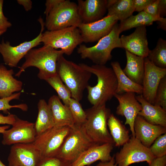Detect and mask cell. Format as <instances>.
Returning <instances> with one entry per match:
<instances>
[{"mask_svg": "<svg viewBox=\"0 0 166 166\" xmlns=\"http://www.w3.org/2000/svg\"><path fill=\"white\" fill-rule=\"evenodd\" d=\"M159 0L154 1L148 6L143 11L152 16L160 17L158 14V7Z\"/></svg>", "mask_w": 166, "mask_h": 166, "instance_id": "cell-39", "label": "cell"}, {"mask_svg": "<svg viewBox=\"0 0 166 166\" xmlns=\"http://www.w3.org/2000/svg\"><path fill=\"white\" fill-rule=\"evenodd\" d=\"M79 64L97 78V83L95 86L89 85L86 88L89 101L93 106L106 104L114 96L117 87V78L112 68L105 65Z\"/></svg>", "mask_w": 166, "mask_h": 166, "instance_id": "cell-1", "label": "cell"}, {"mask_svg": "<svg viewBox=\"0 0 166 166\" xmlns=\"http://www.w3.org/2000/svg\"><path fill=\"white\" fill-rule=\"evenodd\" d=\"M64 54L61 50H57L46 45L32 49L24 57L25 61L15 76L19 77L27 68L35 67L39 69L38 78L45 81L57 74V62L60 56Z\"/></svg>", "mask_w": 166, "mask_h": 166, "instance_id": "cell-2", "label": "cell"}, {"mask_svg": "<svg viewBox=\"0 0 166 166\" xmlns=\"http://www.w3.org/2000/svg\"><path fill=\"white\" fill-rule=\"evenodd\" d=\"M61 0H46L45 3V9L44 13L47 16L49 13L52 9L58 2Z\"/></svg>", "mask_w": 166, "mask_h": 166, "instance_id": "cell-42", "label": "cell"}, {"mask_svg": "<svg viewBox=\"0 0 166 166\" xmlns=\"http://www.w3.org/2000/svg\"><path fill=\"white\" fill-rule=\"evenodd\" d=\"M114 144L111 143L95 144L83 152L71 164V166H86L91 165L98 160L109 161L112 156L111 153Z\"/></svg>", "mask_w": 166, "mask_h": 166, "instance_id": "cell-18", "label": "cell"}, {"mask_svg": "<svg viewBox=\"0 0 166 166\" xmlns=\"http://www.w3.org/2000/svg\"><path fill=\"white\" fill-rule=\"evenodd\" d=\"M10 127V125H7L3 126H0V133H2L5 130L8 129Z\"/></svg>", "mask_w": 166, "mask_h": 166, "instance_id": "cell-47", "label": "cell"}, {"mask_svg": "<svg viewBox=\"0 0 166 166\" xmlns=\"http://www.w3.org/2000/svg\"><path fill=\"white\" fill-rule=\"evenodd\" d=\"M107 10V16H114L118 20H124L132 15L134 11V0H117Z\"/></svg>", "mask_w": 166, "mask_h": 166, "instance_id": "cell-29", "label": "cell"}, {"mask_svg": "<svg viewBox=\"0 0 166 166\" xmlns=\"http://www.w3.org/2000/svg\"><path fill=\"white\" fill-rule=\"evenodd\" d=\"M38 108V116L34 124L36 136L54 126L51 111L48 103L44 99L39 100Z\"/></svg>", "mask_w": 166, "mask_h": 166, "instance_id": "cell-26", "label": "cell"}, {"mask_svg": "<svg viewBox=\"0 0 166 166\" xmlns=\"http://www.w3.org/2000/svg\"><path fill=\"white\" fill-rule=\"evenodd\" d=\"M38 21L41 25V31L39 35L32 40L13 46L10 45L9 42H5L2 39L0 42V53L6 65L11 67H16L20 60L30 49L41 44L45 23L41 17Z\"/></svg>", "mask_w": 166, "mask_h": 166, "instance_id": "cell-11", "label": "cell"}, {"mask_svg": "<svg viewBox=\"0 0 166 166\" xmlns=\"http://www.w3.org/2000/svg\"><path fill=\"white\" fill-rule=\"evenodd\" d=\"M4 1L0 0V30H7L12 26V24L4 15L3 11Z\"/></svg>", "mask_w": 166, "mask_h": 166, "instance_id": "cell-37", "label": "cell"}, {"mask_svg": "<svg viewBox=\"0 0 166 166\" xmlns=\"http://www.w3.org/2000/svg\"><path fill=\"white\" fill-rule=\"evenodd\" d=\"M158 23V28L161 29L163 30H166V18L160 21H157Z\"/></svg>", "mask_w": 166, "mask_h": 166, "instance_id": "cell-46", "label": "cell"}, {"mask_svg": "<svg viewBox=\"0 0 166 166\" xmlns=\"http://www.w3.org/2000/svg\"><path fill=\"white\" fill-rule=\"evenodd\" d=\"M136 98L142 107L138 116L150 124L166 128V111L160 106L149 103L142 94L136 96Z\"/></svg>", "mask_w": 166, "mask_h": 166, "instance_id": "cell-21", "label": "cell"}, {"mask_svg": "<svg viewBox=\"0 0 166 166\" xmlns=\"http://www.w3.org/2000/svg\"><path fill=\"white\" fill-rule=\"evenodd\" d=\"M47 103L52 115L54 126L71 128L74 125L69 107L63 104L58 96H51Z\"/></svg>", "mask_w": 166, "mask_h": 166, "instance_id": "cell-22", "label": "cell"}, {"mask_svg": "<svg viewBox=\"0 0 166 166\" xmlns=\"http://www.w3.org/2000/svg\"><path fill=\"white\" fill-rule=\"evenodd\" d=\"M6 30H0V36L6 32Z\"/></svg>", "mask_w": 166, "mask_h": 166, "instance_id": "cell-48", "label": "cell"}, {"mask_svg": "<svg viewBox=\"0 0 166 166\" xmlns=\"http://www.w3.org/2000/svg\"><path fill=\"white\" fill-rule=\"evenodd\" d=\"M154 0H134V11L140 12L143 11Z\"/></svg>", "mask_w": 166, "mask_h": 166, "instance_id": "cell-38", "label": "cell"}, {"mask_svg": "<svg viewBox=\"0 0 166 166\" xmlns=\"http://www.w3.org/2000/svg\"><path fill=\"white\" fill-rule=\"evenodd\" d=\"M115 155L117 166H129L135 163L146 161L149 165L156 158L148 148L135 137L132 136Z\"/></svg>", "mask_w": 166, "mask_h": 166, "instance_id": "cell-10", "label": "cell"}, {"mask_svg": "<svg viewBox=\"0 0 166 166\" xmlns=\"http://www.w3.org/2000/svg\"><path fill=\"white\" fill-rule=\"evenodd\" d=\"M127 63L123 69L124 74L135 83L142 85L144 72V58L125 50Z\"/></svg>", "mask_w": 166, "mask_h": 166, "instance_id": "cell-24", "label": "cell"}, {"mask_svg": "<svg viewBox=\"0 0 166 166\" xmlns=\"http://www.w3.org/2000/svg\"><path fill=\"white\" fill-rule=\"evenodd\" d=\"M20 92L14 93L10 96L0 98V111H2L6 113H8L9 111L12 108H18L23 111L28 110V107L26 104L11 105L9 103L10 101L14 99H19L21 95Z\"/></svg>", "mask_w": 166, "mask_h": 166, "instance_id": "cell-33", "label": "cell"}, {"mask_svg": "<svg viewBox=\"0 0 166 166\" xmlns=\"http://www.w3.org/2000/svg\"><path fill=\"white\" fill-rule=\"evenodd\" d=\"M41 160L33 143L13 145L8 158V166H37Z\"/></svg>", "mask_w": 166, "mask_h": 166, "instance_id": "cell-13", "label": "cell"}, {"mask_svg": "<svg viewBox=\"0 0 166 166\" xmlns=\"http://www.w3.org/2000/svg\"><path fill=\"white\" fill-rule=\"evenodd\" d=\"M91 166V165H88V166Z\"/></svg>", "mask_w": 166, "mask_h": 166, "instance_id": "cell-50", "label": "cell"}, {"mask_svg": "<svg viewBox=\"0 0 166 166\" xmlns=\"http://www.w3.org/2000/svg\"><path fill=\"white\" fill-rule=\"evenodd\" d=\"M42 42L55 49H60L64 54L69 56L78 45L83 42V40L78 27L72 26L45 31L42 34Z\"/></svg>", "mask_w": 166, "mask_h": 166, "instance_id": "cell-8", "label": "cell"}, {"mask_svg": "<svg viewBox=\"0 0 166 166\" xmlns=\"http://www.w3.org/2000/svg\"><path fill=\"white\" fill-rule=\"evenodd\" d=\"M18 3L22 5L26 11L30 10L32 8V2L30 0H17Z\"/></svg>", "mask_w": 166, "mask_h": 166, "instance_id": "cell-44", "label": "cell"}, {"mask_svg": "<svg viewBox=\"0 0 166 166\" xmlns=\"http://www.w3.org/2000/svg\"><path fill=\"white\" fill-rule=\"evenodd\" d=\"M63 55L60 56L57 62V73L70 90L72 98L80 101L89 85L92 74L79 64L67 60Z\"/></svg>", "mask_w": 166, "mask_h": 166, "instance_id": "cell-3", "label": "cell"}, {"mask_svg": "<svg viewBox=\"0 0 166 166\" xmlns=\"http://www.w3.org/2000/svg\"><path fill=\"white\" fill-rule=\"evenodd\" d=\"M144 72L142 86V95L153 105L156 92L161 79L166 76V68L158 67L148 58H144Z\"/></svg>", "mask_w": 166, "mask_h": 166, "instance_id": "cell-15", "label": "cell"}, {"mask_svg": "<svg viewBox=\"0 0 166 166\" xmlns=\"http://www.w3.org/2000/svg\"><path fill=\"white\" fill-rule=\"evenodd\" d=\"M96 166H117L115 163V155L112 156L111 160L106 162H100Z\"/></svg>", "mask_w": 166, "mask_h": 166, "instance_id": "cell-45", "label": "cell"}, {"mask_svg": "<svg viewBox=\"0 0 166 166\" xmlns=\"http://www.w3.org/2000/svg\"><path fill=\"white\" fill-rule=\"evenodd\" d=\"M135 137L145 147L149 148L158 136L166 133V128L154 125L137 115L134 123Z\"/></svg>", "mask_w": 166, "mask_h": 166, "instance_id": "cell-19", "label": "cell"}, {"mask_svg": "<svg viewBox=\"0 0 166 166\" xmlns=\"http://www.w3.org/2000/svg\"><path fill=\"white\" fill-rule=\"evenodd\" d=\"M12 127L2 133V143L3 145L33 143L36 134L34 123L22 120L16 116Z\"/></svg>", "mask_w": 166, "mask_h": 166, "instance_id": "cell-12", "label": "cell"}, {"mask_svg": "<svg viewBox=\"0 0 166 166\" xmlns=\"http://www.w3.org/2000/svg\"><path fill=\"white\" fill-rule=\"evenodd\" d=\"M72 163L57 157L42 159L37 166H71Z\"/></svg>", "mask_w": 166, "mask_h": 166, "instance_id": "cell-36", "label": "cell"}, {"mask_svg": "<svg viewBox=\"0 0 166 166\" xmlns=\"http://www.w3.org/2000/svg\"><path fill=\"white\" fill-rule=\"evenodd\" d=\"M12 69H8L4 65H0V98L10 96L22 89V82L15 78Z\"/></svg>", "mask_w": 166, "mask_h": 166, "instance_id": "cell-23", "label": "cell"}, {"mask_svg": "<svg viewBox=\"0 0 166 166\" xmlns=\"http://www.w3.org/2000/svg\"><path fill=\"white\" fill-rule=\"evenodd\" d=\"M159 16L161 18H164L166 15V0H159L158 7Z\"/></svg>", "mask_w": 166, "mask_h": 166, "instance_id": "cell-41", "label": "cell"}, {"mask_svg": "<svg viewBox=\"0 0 166 166\" xmlns=\"http://www.w3.org/2000/svg\"><path fill=\"white\" fill-rule=\"evenodd\" d=\"M165 18L154 17L142 11L136 15H132L127 18L120 21L119 24L120 32L121 34L133 28L149 26L152 25L154 22L162 21Z\"/></svg>", "mask_w": 166, "mask_h": 166, "instance_id": "cell-27", "label": "cell"}, {"mask_svg": "<svg viewBox=\"0 0 166 166\" xmlns=\"http://www.w3.org/2000/svg\"><path fill=\"white\" fill-rule=\"evenodd\" d=\"M0 166H6L5 165L1 160L0 159Z\"/></svg>", "mask_w": 166, "mask_h": 166, "instance_id": "cell-49", "label": "cell"}, {"mask_svg": "<svg viewBox=\"0 0 166 166\" xmlns=\"http://www.w3.org/2000/svg\"><path fill=\"white\" fill-rule=\"evenodd\" d=\"M148 148L156 158L166 156V133L157 138Z\"/></svg>", "mask_w": 166, "mask_h": 166, "instance_id": "cell-34", "label": "cell"}, {"mask_svg": "<svg viewBox=\"0 0 166 166\" xmlns=\"http://www.w3.org/2000/svg\"><path fill=\"white\" fill-rule=\"evenodd\" d=\"M45 81L56 91L58 97L64 104L68 106L69 100L72 97L71 93L57 74L47 79Z\"/></svg>", "mask_w": 166, "mask_h": 166, "instance_id": "cell-31", "label": "cell"}, {"mask_svg": "<svg viewBox=\"0 0 166 166\" xmlns=\"http://www.w3.org/2000/svg\"><path fill=\"white\" fill-rule=\"evenodd\" d=\"M74 124H83L86 119V112L78 101L71 98L68 105Z\"/></svg>", "mask_w": 166, "mask_h": 166, "instance_id": "cell-32", "label": "cell"}, {"mask_svg": "<svg viewBox=\"0 0 166 166\" xmlns=\"http://www.w3.org/2000/svg\"><path fill=\"white\" fill-rule=\"evenodd\" d=\"M107 126L116 146H122L129 140L128 130L113 114H110L108 120Z\"/></svg>", "mask_w": 166, "mask_h": 166, "instance_id": "cell-28", "label": "cell"}, {"mask_svg": "<svg viewBox=\"0 0 166 166\" xmlns=\"http://www.w3.org/2000/svg\"><path fill=\"white\" fill-rule=\"evenodd\" d=\"M86 119L83 124L88 136L94 143H111L114 141L108 131V120L111 114L106 104L93 106L85 111Z\"/></svg>", "mask_w": 166, "mask_h": 166, "instance_id": "cell-4", "label": "cell"}, {"mask_svg": "<svg viewBox=\"0 0 166 166\" xmlns=\"http://www.w3.org/2000/svg\"><path fill=\"white\" fill-rule=\"evenodd\" d=\"M70 129L68 126H54L36 136L33 143L39 151L41 160L56 156Z\"/></svg>", "mask_w": 166, "mask_h": 166, "instance_id": "cell-9", "label": "cell"}, {"mask_svg": "<svg viewBox=\"0 0 166 166\" xmlns=\"http://www.w3.org/2000/svg\"><path fill=\"white\" fill-rule=\"evenodd\" d=\"M95 144L87 135L83 124H74L71 128L56 157L72 163Z\"/></svg>", "mask_w": 166, "mask_h": 166, "instance_id": "cell-7", "label": "cell"}, {"mask_svg": "<svg viewBox=\"0 0 166 166\" xmlns=\"http://www.w3.org/2000/svg\"><path fill=\"white\" fill-rule=\"evenodd\" d=\"M16 115L9 113L7 116H4L0 113V124H6L12 125L15 120Z\"/></svg>", "mask_w": 166, "mask_h": 166, "instance_id": "cell-40", "label": "cell"}, {"mask_svg": "<svg viewBox=\"0 0 166 166\" xmlns=\"http://www.w3.org/2000/svg\"><path fill=\"white\" fill-rule=\"evenodd\" d=\"M44 23L49 31L72 26L78 27L82 22L77 4L69 0H61L49 12Z\"/></svg>", "mask_w": 166, "mask_h": 166, "instance_id": "cell-6", "label": "cell"}, {"mask_svg": "<svg viewBox=\"0 0 166 166\" xmlns=\"http://www.w3.org/2000/svg\"><path fill=\"white\" fill-rule=\"evenodd\" d=\"M147 58L156 66L166 68V41L160 38L155 47L150 50Z\"/></svg>", "mask_w": 166, "mask_h": 166, "instance_id": "cell-30", "label": "cell"}, {"mask_svg": "<svg viewBox=\"0 0 166 166\" xmlns=\"http://www.w3.org/2000/svg\"><path fill=\"white\" fill-rule=\"evenodd\" d=\"M118 21L114 16H107L93 22L81 23L78 27L83 42L88 43L98 41L110 33Z\"/></svg>", "mask_w": 166, "mask_h": 166, "instance_id": "cell-14", "label": "cell"}, {"mask_svg": "<svg viewBox=\"0 0 166 166\" xmlns=\"http://www.w3.org/2000/svg\"><path fill=\"white\" fill-rule=\"evenodd\" d=\"M166 156L163 157L155 158L149 166H166Z\"/></svg>", "mask_w": 166, "mask_h": 166, "instance_id": "cell-43", "label": "cell"}, {"mask_svg": "<svg viewBox=\"0 0 166 166\" xmlns=\"http://www.w3.org/2000/svg\"><path fill=\"white\" fill-rule=\"evenodd\" d=\"M120 34L119 24L117 23L110 33L100 39L96 45L87 47L81 44L77 49V52L82 59H88L95 65H105L112 59L111 52L113 49L122 48Z\"/></svg>", "mask_w": 166, "mask_h": 166, "instance_id": "cell-5", "label": "cell"}, {"mask_svg": "<svg viewBox=\"0 0 166 166\" xmlns=\"http://www.w3.org/2000/svg\"><path fill=\"white\" fill-rule=\"evenodd\" d=\"M120 39L122 48L125 50L144 58L147 57L150 50L148 47L146 26L137 27L131 34L122 35Z\"/></svg>", "mask_w": 166, "mask_h": 166, "instance_id": "cell-17", "label": "cell"}, {"mask_svg": "<svg viewBox=\"0 0 166 166\" xmlns=\"http://www.w3.org/2000/svg\"><path fill=\"white\" fill-rule=\"evenodd\" d=\"M153 105L160 106L166 111V76L160 81L156 92Z\"/></svg>", "mask_w": 166, "mask_h": 166, "instance_id": "cell-35", "label": "cell"}, {"mask_svg": "<svg viewBox=\"0 0 166 166\" xmlns=\"http://www.w3.org/2000/svg\"><path fill=\"white\" fill-rule=\"evenodd\" d=\"M111 65L117 79V94L131 92L139 95L142 94V86L135 83L129 78L123 72L118 61L112 62Z\"/></svg>", "mask_w": 166, "mask_h": 166, "instance_id": "cell-25", "label": "cell"}, {"mask_svg": "<svg viewBox=\"0 0 166 166\" xmlns=\"http://www.w3.org/2000/svg\"><path fill=\"white\" fill-rule=\"evenodd\" d=\"M119 102L116 113L125 118L124 124H128L132 136L135 137L134 125L135 119L142 107L136 98L135 93L128 92L122 94L116 93L114 96Z\"/></svg>", "mask_w": 166, "mask_h": 166, "instance_id": "cell-16", "label": "cell"}, {"mask_svg": "<svg viewBox=\"0 0 166 166\" xmlns=\"http://www.w3.org/2000/svg\"><path fill=\"white\" fill-rule=\"evenodd\" d=\"M77 2L78 13L83 23L102 19L107 10V0H78Z\"/></svg>", "mask_w": 166, "mask_h": 166, "instance_id": "cell-20", "label": "cell"}]
</instances>
